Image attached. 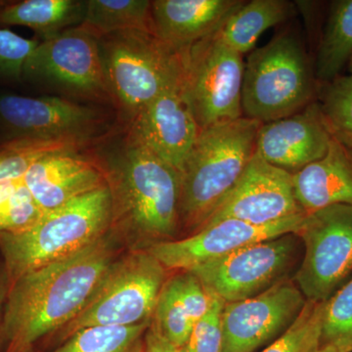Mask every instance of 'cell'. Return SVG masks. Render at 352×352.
I'll use <instances>...</instances> for the list:
<instances>
[{
  "label": "cell",
  "mask_w": 352,
  "mask_h": 352,
  "mask_svg": "<svg viewBox=\"0 0 352 352\" xmlns=\"http://www.w3.org/2000/svg\"><path fill=\"white\" fill-rule=\"evenodd\" d=\"M115 261L108 233L82 251L23 275L9 286L2 312L4 352H31L82 311Z\"/></svg>",
  "instance_id": "1"
},
{
  "label": "cell",
  "mask_w": 352,
  "mask_h": 352,
  "mask_svg": "<svg viewBox=\"0 0 352 352\" xmlns=\"http://www.w3.org/2000/svg\"><path fill=\"white\" fill-rule=\"evenodd\" d=\"M110 182L44 212L36 223L16 233L0 234L8 286L23 275L94 244L108 232L113 217Z\"/></svg>",
  "instance_id": "2"
},
{
  "label": "cell",
  "mask_w": 352,
  "mask_h": 352,
  "mask_svg": "<svg viewBox=\"0 0 352 352\" xmlns=\"http://www.w3.org/2000/svg\"><path fill=\"white\" fill-rule=\"evenodd\" d=\"M261 126L243 117L201 129L180 173V223L198 230L219 207L256 153Z\"/></svg>",
  "instance_id": "3"
},
{
  "label": "cell",
  "mask_w": 352,
  "mask_h": 352,
  "mask_svg": "<svg viewBox=\"0 0 352 352\" xmlns=\"http://www.w3.org/2000/svg\"><path fill=\"white\" fill-rule=\"evenodd\" d=\"M314 76L300 36L280 32L245 62L243 117L265 124L300 112L312 103Z\"/></svg>",
  "instance_id": "4"
},
{
  "label": "cell",
  "mask_w": 352,
  "mask_h": 352,
  "mask_svg": "<svg viewBox=\"0 0 352 352\" xmlns=\"http://www.w3.org/2000/svg\"><path fill=\"white\" fill-rule=\"evenodd\" d=\"M116 178L113 199L133 230L153 244L170 241L180 224V173L131 135Z\"/></svg>",
  "instance_id": "5"
},
{
  "label": "cell",
  "mask_w": 352,
  "mask_h": 352,
  "mask_svg": "<svg viewBox=\"0 0 352 352\" xmlns=\"http://www.w3.org/2000/svg\"><path fill=\"white\" fill-rule=\"evenodd\" d=\"M166 280V268L147 250L113 261L82 311L57 332L60 340L94 326H132L152 320Z\"/></svg>",
  "instance_id": "6"
},
{
  "label": "cell",
  "mask_w": 352,
  "mask_h": 352,
  "mask_svg": "<svg viewBox=\"0 0 352 352\" xmlns=\"http://www.w3.org/2000/svg\"><path fill=\"white\" fill-rule=\"evenodd\" d=\"M106 36L109 38L100 48L109 91L133 119L182 73V50L162 43L151 32H122Z\"/></svg>",
  "instance_id": "7"
},
{
  "label": "cell",
  "mask_w": 352,
  "mask_h": 352,
  "mask_svg": "<svg viewBox=\"0 0 352 352\" xmlns=\"http://www.w3.org/2000/svg\"><path fill=\"white\" fill-rule=\"evenodd\" d=\"M185 94L201 129L243 118V55L214 34L182 50Z\"/></svg>",
  "instance_id": "8"
},
{
  "label": "cell",
  "mask_w": 352,
  "mask_h": 352,
  "mask_svg": "<svg viewBox=\"0 0 352 352\" xmlns=\"http://www.w3.org/2000/svg\"><path fill=\"white\" fill-rule=\"evenodd\" d=\"M296 234L305 254L294 282L307 302H327L352 277V206L307 214Z\"/></svg>",
  "instance_id": "9"
},
{
  "label": "cell",
  "mask_w": 352,
  "mask_h": 352,
  "mask_svg": "<svg viewBox=\"0 0 352 352\" xmlns=\"http://www.w3.org/2000/svg\"><path fill=\"white\" fill-rule=\"evenodd\" d=\"M298 254L296 234L271 238L189 270L208 293L235 302L263 293L286 279Z\"/></svg>",
  "instance_id": "10"
},
{
  "label": "cell",
  "mask_w": 352,
  "mask_h": 352,
  "mask_svg": "<svg viewBox=\"0 0 352 352\" xmlns=\"http://www.w3.org/2000/svg\"><path fill=\"white\" fill-rule=\"evenodd\" d=\"M94 109L59 98L0 95V131L6 141L74 146L100 124Z\"/></svg>",
  "instance_id": "11"
},
{
  "label": "cell",
  "mask_w": 352,
  "mask_h": 352,
  "mask_svg": "<svg viewBox=\"0 0 352 352\" xmlns=\"http://www.w3.org/2000/svg\"><path fill=\"white\" fill-rule=\"evenodd\" d=\"M307 300L289 278L263 293L224 305L221 352H258L279 339L295 323Z\"/></svg>",
  "instance_id": "12"
},
{
  "label": "cell",
  "mask_w": 352,
  "mask_h": 352,
  "mask_svg": "<svg viewBox=\"0 0 352 352\" xmlns=\"http://www.w3.org/2000/svg\"><path fill=\"white\" fill-rule=\"evenodd\" d=\"M78 94L109 92L98 38L78 25L39 41L23 75Z\"/></svg>",
  "instance_id": "13"
},
{
  "label": "cell",
  "mask_w": 352,
  "mask_h": 352,
  "mask_svg": "<svg viewBox=\"0 0 352 352\" xmlns=\"http://www.w3.org/2000/svg\"><path fill=\"white\" fill-rule=\"evenodd\" d=\"M300 214H307L296 200L293 175L254 153L235 186L201 227L226 219L266 226Z\"/></svg>",
  "instance_id": "14"
},
{
  "label": "cell",
  "mask_w": 352,
  "mask_h": 352,
  "mask_svg": "<svg viewBox=\"0 0 352 352\" xmlns=\"http://www.w3.org/2000/svg\"><path fill=\"white\" fill-rule=\"evenodd\" d=\"M305 217L296 215L266 226H254L237 219L222 220L201 227L185 239L155 243L147 251L166 270L189 271L247 245L296 233Z\"/></svg>",
  "instance_id": "15"
},
{
  "label": "cell",
  "mask_w": 352,
  "mask_h": 352,
  "mask_svg": "<svg viewBox=\"0 0 352 352\" xmlns=\"http://www.w3.org/2000/svg\"><path fill=\"white\" fill-rule=\"evenodd\" d=\"M183 71L133 118L131 135L182 173L195 145L200 126L190 106Z\"/></svg>",
  "instance_id": "16"
},
{
  "label": "cell",
  "mask_w": 352,
  "mask_h": 352,
  "mask_svg": "<svg viewBox=\"0 0 352 352\" xmlns=\"http://www.w3.org/2000/svg\"><path fill=\"white\" fill-rule=\"evenodd\" d=\"M332 140L318 103L312 102L298 113L261 124L256 153L294 175L325 156Z\"/></svg>",
  "instance_id": "17"
},
{
  "label": "cell",
  "mask_w": 352,
  "mask_h": 352,
  "mask_svg": "<svg viewBox=\"0 0 352 352\" xmlns=\"http://www.w3.org/2000/svg\"><path fill=\"white\" fill-rule=\"evenodd\" d=\"M23 182L43 212L109 184L100 168L72 149L44 155L30 168Z\"/></svg>",
  "instance_id": "18"
},
{
  "label": "cell",
  "mask_w": 352,
  "mask_h": 352,
  "mask_svg": "<svg viewBox=\"0 0 352 352\" xmlns=\"http://www.w3.org/2000/svg\"><path fill=\"white\" fill-rule=\"evenodd\" d=\"M244 1L241 0H155L152 34L182 50L215 34Z\"/></svg>",
  "instance_id": "19"
},
{
  "label": "cell",
  "mask_w": 352,
  "mask_h": 352,
  "mask_svg": "<svg viewBox=\"0 0 352 352\" xmlns=\"http://www.w3.org/2000/svg\"><path fill=\"white\" fill-rule=\"evenodd\" d=\"M214 296L190 271L168 278L160 292L152 324L180 351L197 323L208 314Z\"/></svg>",
  "instance_id": "20"
},
{
  "label": "cell",
  "mask_w": 352,
  "mask_h": 352,
  "mask_svg": "<svg viewBox=\"0 0 352 352\" xmlns=\"http://www.w3.org/2000/svg\"><path fill=\"white\" fill-rule=\"evenodd\" d=\"M293 183L305 214L331 206H352L351 153L333 138L325 156L294 173Z\"/></svg>",
  "instance_id": "21"
},
{
  "label": "cell",
  "mask_w": 352,
  "mask_h": 352,
  "mask_svg": "<svg viewBox=\"0 0 352 352\" xmlns=\"http://www.w3.org/2000/svg\"><path fill=\"white\" fill-rule=\"evenodd\" d=\"M295 13L287 0H252L242 4L215 32L219 41L240 54L254 50L264 32L281 24Z\"/></svg>",
  "instance_id": "22"
},
{
  "label": "cell",
  "mask_w": 352,
  "mask_h": 352,
  "mask_svg": "<svg viewBox=\"0 0 352 352\" xmlns=\"http://www.w3.org/2000/svg\"><path fill=\"white\" fill-rule=\"evenodd\" d=\"M85 6L76 0L0 1V25L29 28L44 41L82 24Z\"/></svg>",
  "instance_id": "23"
},
{
  "label": "cell",
  "mask_w": 352,
  "mask_h": 352,
  "mask_svg": "<svg viewBox=\"0 0 352 352\" xmlns=\"http://www.w3.org/2000/svg\"><path fill=\"white\" fill-rule=\"evenodd\" d=\"M149 0H87L80 27L97 38L117 32H151Z\"/></svg>",
  "instance_id": "24"
},
{
  "label": "cell",
  "mask_w": 352,
  "mask_h": 352,
  "mask_svg": "<svg viewBox=\"0 0 352 352\" xmlns=\"http://www.w3.org/2000/svg\"><path fill=\"white\" fill-rule=\"evenodd\" d=\"M352 56V0L333 3L315 64V78L331 82Z\"/></svg>",
  "instance_id": "25"
},
{
  "label": "cell",
  "mask_w": 352,
  "mask_h": 352,
  "mask_svg": "<svg viewBox=\"0 0 352 352\" xmlns=\"http://www.w3.org/2000/svg\"><path fill=\"white\" fill-rule=\"evenodd\" d=\"M151 322L82 329L50 352H143L145 335Z\"/></svg>",
  "instance_id": "26"
},
{
  "label": "cell",
  "mask_w": 352,
  "mask_h": 352,
  "mask_svg": "<svg viewBox=\"0 0 352 352\" xmlns=\"http://www.w3.org/2000/svg\"><path fill=\"white\" fill-rule=\"evenodd\" d=\"M318 105L332 138L352 150V76H339L325 83Z\"/></svg>",
  "instance_id": "27"
},
{
  "label": "cell",
  "mask_w": 352,
  "mask_h": 352,
  "mask_svg": "<svg viewBox=\"0 0 352 352\" xmlns=\"http://www.w3.org/2000/svg\"><path fill=\"white\" fill-rule=\"evenodd\" d=\"M320 346L352 352V277L324 305Z\"/></svg>",
  "instance_id": "28"
},
{
  "label": "cell",
  "mask_w": 352,
  "mask_h": 352,
  "mask_svg": "<svg viewBox=\"0 0 352 352\" xmlns=\"http://www.w3.org/2000/svg\"><path fill=\"white\" fill-rule=\"evenodd\" d=\"M325 302H307L302 314L279 339L258 352H314L320 346Z\"/></svg>",
  "instance_id": "29"
},
{
  "label": "cell",
  "mask_w": 352,
  "mask_h": 352,
  "mask_svg": "<svg viewBox=\"0 0 352 352\" xmlns=\"http://www.w3.org/2000/svg\"><path fill=\"white\" fill-rule=\"evenodd\" d=\"M73 148L31 141H6L0 145V183L23 179L32 164L44 155Z\"/></svg>",
  "instance_id": "30"
},
{
  "label": "cell",
  "mask_w": 352,
  "mask_h": 352,
  "mask_svg": "<svg viewBox=\"0 0 352 352\" xmlns=\"http://www.w3.org/2000/svg\"><path fill=\"white\" fill-rule=\"evenodd\" d=\"M43 214L23 182L17 191L0 205V234L25 230L36 223Z\"/></svg>",
  "instance_id": "31"
},
{
  "label": "cell",
  "mask_w": 352,
  "mask_h": 352,
  "mask_svg": "<svg viewBox=\"0 0 352 352\" xmlns=\"http://www.w3.org/2000/svg\"><path fill=\"white\" fill-rule=\"evenodd\" d=\"M226 302L214 296L208 314L196 324L186 344L178 352H221L223 344L221 316Z\"/></svg>",
  "instance_id": "32"
},
{
  "label": "cell",
  "mask_w": 352,
  "mask_h": 352,
  "mask_svg": "<svg viewBox=\"0 0 352 352\" xmlns=\"http://www.w3.org/2000/svg\"><path fill=\"white\" fill-rule=\"evenodd\" d=\"M38 41L23 38L10 30L0 29V78L20 80L27 60Z\"/></svg>",
  "instance_id": "33"
},
{
  "label": "cell",
  "mask_w": 352,
  "mask_h": 352,
  "mask_svg": "<svg viewBox=\"0 0 352 352\" xmlns=\"http://www.w3.org/2000/svg\"><path fill=\"white\" fill-rule=\"evenodd\" d=\"M143 352H178V351L157 330L151 322V325L145 335Z\"/></svg>",
  "instance_id": "34"
},
{
  "label": "cell",
  "mask_w": 352,
  "mask_h": 352,
  "mask_svg": "<svg viewBox=\"0 0 352 352\" xmlns=\"http://www.w3.org/2000/svg\"><path fill=\"white\" fill-rule=\"evenodd\" d=\"M22 183L23 179L0 183V205L6 200H8L17 191V189L19 188Z\"/></svg>",
  "instance_id": "35"
},
{
  "label": "cell",
  "mask_w": 352,
  "mask_h": 352,
  "mask_svg": "<svg viewBox=\"0 0 352 352\" xmlns=\"http://www.w3.org/2000/svg\"><path fill=\"white\" fill-rule=\"evenodd\" d=\"M8 285H2L1 283H0V340H2V312H3L4 302H6V298L7 292H8Z\"/></svg>",
  "instance_id": "36"
},
{
  "label": "cell",
  "mask_w": 352,
  "mask_h": 352,
  "mask_svg": "<svg viewBox=\"0 0 352 352\" xmlns=\"http://www.w3.org/2000/svg\"><path fill=\"white\" fill-rule=\"evenodd\" d=\"M314 352H344L340 351L339 349H335V347L328 346H320Z\"/></svg>",
  "instance_id": "37"
},
{
  "label": "cell",
  "mask_w": 352,
  "mask_h": 352,
  "mask_svg": "<svg viewBox=\"0 0 352 352\" xmlns=\"http://www.w3.org/2000/svg\"><path fill=\"white\" fill-rule=\"evenodd\" d=\"M347 64H349V73H351V75L352 76V56Z\"/></svg>",
  "instance_id": "38"
},
{
  "label": "cell",
  "mask_w": 352,
  "mask_h": 352,
  "mask_svg": "<svg viewBox=\"0 0 352 352\" xmlns=\"http://www.w3.org/2000/svg\"><path fill=\"white\" fill-rule=\"evenodd\" d=\"M349 153H351V157H352V150H349Z\"/></svg>",
  "instance_id": "39"
}]
</instances>
